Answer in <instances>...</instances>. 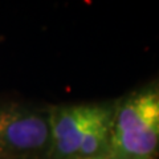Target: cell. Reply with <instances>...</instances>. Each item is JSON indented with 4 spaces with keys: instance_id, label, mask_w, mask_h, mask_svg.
Returning <instances> with one entry per match:
<instances>
[{
    "instance_id": "obj_3",
    "label": "cell",
    "mask_w": 159,
    "mask_h": 159,
    "mask_svg": "<svg viewBox=\"0 0 159 159\" xmlns=\"http://www.w3.org/2000/svg\"><path fill=\"white\" fill-rule=\"evenodd\" d=\"M102 101L49 105L51 147L48 159H74L84 131L97 116Z\"/></svg>"
},
{
    "instance_id": "obj_4",
    "label": "cell",
    "mask_w": 159,
    "mask_h": 159,
    "mask_svg": "<svg viewBox=\"0 0 159 159\" xmlns=\"http://www.w3.org/2000/svg\"><path fill=\"white\" fill-rule=\"evenodd\" d=\"M116 98L103 99L97 116L84 131L74 159H107L111 148Z\"/></svg>"
},
{
    "instance_id": "obj_1",
    "label": "cell",
    "mask_w": 159,
    "mask_h": 159,
    "mask_svg": "<svg viewBox=\"0 0 159 159\" xmlns=\"http://www.w3.org/2000/svg\"><path fill=\"white\" fill-rule=\"evenodd\" d=\"M107 159H159V72L116 98Z\"/></svg>"
},
{
    "instance_id": "obj_2",
    "label": "cell",
    "mask_w": 159,
    "mask_h": 159,
    "mask_svg": "<svg viewBox=\"0 0 159 159\" xmlns=\"http://www.w3.org/2000/svg\"><path fill=\"white\" fill-rule=\"evenodd\" d=\"M49 105L0 101V159H48Z\"/></svg>"
}]
</instances>
